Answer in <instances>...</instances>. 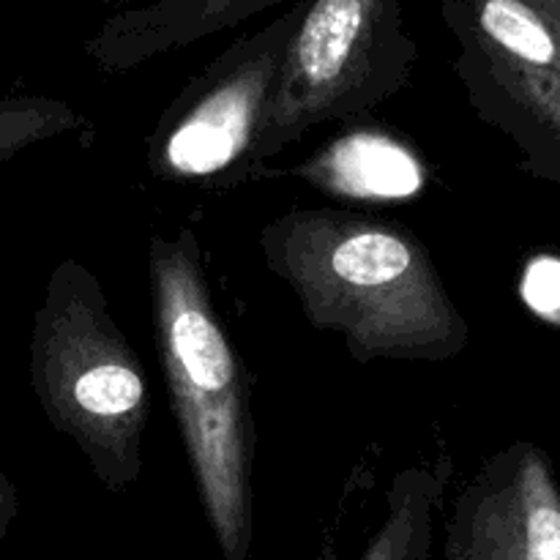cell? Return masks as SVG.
Listing matches in <instances>:
<instances>
[{
  "instance_id": "obj_13",
  "label": "cell",
  "mask_w": 560,
  "mask_h": 560,
  "mask_svg": "<svg viewBox=\"0 0 560 560\" xmlns=\"http://www.w3.org/2000/svg\"><path fill=\"white\" fill-rule=\"evenodd\" d=\"M16 514H20V492H16L14 481L5 476V470L0 468V539L11 530Z\"/></svg>"
},
{
  "instance_id": "obj_4",
  "label": "cell",
  "mask_w": 560,
  "mask_h": 560,
  "mask_svg": "<svg viewBox=\"0 0 560 560\" xmlns=\"http://www.w3.org/2000/svg\"><path fill=\"white\" fill-rule=\"evenodd\" d=\"M416 58L402 0H306L252 153V178L317 126L366 118L408 85Z\"/></svg>"
},
{
  "instance_id": "obj_5",
  "label": "cell",
  "mask_w": 560,
  "mask_h": 560,
  "mask_svg": "<svg viewBox=\"0 0 560 560\" xmlns=\"http://www.w3.org/2000/svg\"><path fill=\"white\" fill-rule=\"evenodd\" d=\"M306 0L230 44L164 107L148 137L153 178L235 186L249 180L252 153L271 109L279 69Z\"/></svg>"
},
{
  "instance_id": "obj_14",
  "label": "cell",
  "mask_w": 560,
  "mask_h": 560,
  "mask_svg": "<svg viewBox=\"0 0 560 560\" xmlns=\"http://www.w3.org/2000/svg\"><path fill=\"white\" fill-rule=\"evenodd\" d=\"M113 3H131V0H113Z\"/></svg>"
},
{
  "instance_id": "obj_11",
  "label": "cell",
  "mask_w": 560,
  "mask_h": 560,
  "mask_svg": "<svg viewBox=\"0 0 560 560\" xmlns=\"http://www.w3.org/2000/svg\"><path fill=\"white\" fill-rule=\"evenodd\" d=\"M82 124L69 102L52 96L0 98V164Z\"/></svg>"
},
{
  "instance_id": "obj_1",
  "label": "cell",
  "mask_w": 560,
  "mask_h": 560,
  "mask_svg": "<svg viewBox=\"0 0 560 560\" xmlns=\"http://www.w3.org/2000/svg\"><path fill=\"white\" fill-rule=\"evenodd\" d=\"M268 271L299 299L306 323L366 361H448L470 328L419 235L339 208H293L257 235Z\"/></svg>"
},
{
  "instance_id": "obj_10",
  "label": "cell",
  "mask_w": 560,
  "mask_h": 560,
  "mask_svg": "<svg viewBox=\"0 0 560 560\" xmlns=\"http://www.w3.org/2000/svg\"><path fill=\"white\" fill-rule=\"evenodd\" d=\"M446 476L430 468H405L386 495V517L359 556L348 560H432L435 523ZM320 560H339L331 552Z\"/></svg>"
},
{
  "instance_id": "obj_6",
  "label": "cell",
  "mask_w": 560,
  "mask_h": 560,
  "mask_svg": "<svg viewBox=\"0 0 560 560\" xmlns=\"http://www.w3.org/2000/svg\"><path fill=\"white\" fill-rule=\"evenodd\" d=\"M443 560H560V485L550 454L514 441L454 501Z\"/></svg>"
},
{
  "instance_id": "obj_8",
  "label": "cell",
  "mask_w": 560,
  "mask_h": 560,
  "mask_svg": "<svg viewBox=\"0 0 560 560\" xmlns=\"http://www.w3.org/2000/svg\"><path fill=\"white\" fill-rule=\"evenodd\" d=\"M295 175L315 189L348 200H410L427 186V167L413 148L377 126L345 131L317 148Z\"/></svg>"
},
{
  "instance_id": "obj_7",
  "label": "cell",
  "mask_w": 560,
  "mask_h": 560,
  "mask_svg": "<svg viewBox=\"0 0 560 560\" xmlns=\"http://www.w3.org/2000/svg\"><path fill=\"white\" fill-rule=\"evenodd\" d=\"M454 71L470 107L517 145L523 170L560 189V77L523 69L457 36Z\"/></svg>"
},
{
  "instance_id": "obj_9",
  "label": "cell",
  "mask_w": 560,
  "mask_h": 560,
  "mask_svg": "<svg viewBox=\"0 0 560 560\" xmlns=\"http://www.w3.org/2000/svg\"><path fill=\"white\" fill-rule=\"evenodd\" d=\"M443 20L509 63L560 77V0H443Z\"/></svg>"
},
{
  "instance_id": "obj_12",
  "label": "cell",
  "mask_w": 560,
  "mask_h": 560,
  "mask_svg": "<svg viewBox=\"0 0 560 560\" xmlns=\"http://www.w3.org/2000/svg\"><path fill=\"white\" fill-rule=\"evenodd\" d=\"M517 293L536 320L560 331V252H536L523 262Z\"/></svg>"
},
{
  "instance_id": "obj_3",
  "label": "cell",
  "mask_w": 560,
  "mask_h": 560,
  "mask_svg": "<svg viewBox=\"0 0 560 560\" xmlns=\"http://www.w3.org/2000/svg\"><path fill=\"white\" fill-rule=\"evenodd\" d=\"M31 386L104 490L124 492L140 479L151 421L145 370L98 277L74 257L52 268L33 315Z\"/></svg>"
},
{
  "instance_id": "obj_2",
  "label": "cell",
  "mask_w": 560,
  "mask_h": 560,
  "mask_svg": "<svg viewBox=\"0 0 560 560\" xmlns=\"http://www.w3.org/2000/svg\"><path fill=\"white\" fill-rule=\"evenodd\" d=\"M159 359L191 479L224 560H249L255 541V421L249 383L202 271L195 230L148 244Z\"/></svg>"
}]
</instances>
